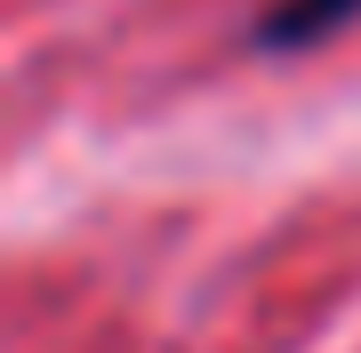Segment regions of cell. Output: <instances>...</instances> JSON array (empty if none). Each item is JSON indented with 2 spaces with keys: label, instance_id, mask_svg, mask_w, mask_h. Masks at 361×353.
Masks as SVG:
<instances>
[{
  "label": "cell",
  "instance_id": "1",
  "mask_svg": "<svg viewBox=\"0 0 361 353\" xmlns=\"http://www.w3.org/2000/svg\"><path fill=\"white\" fill-rule=\"evenodd\" d=\"M345 25H361V0H273V8H257V25H249V49L297 56V49L337 40Z\"/></svg>",
  "mask_w": 361,
  "mask_h": 353
}]
</instances>
